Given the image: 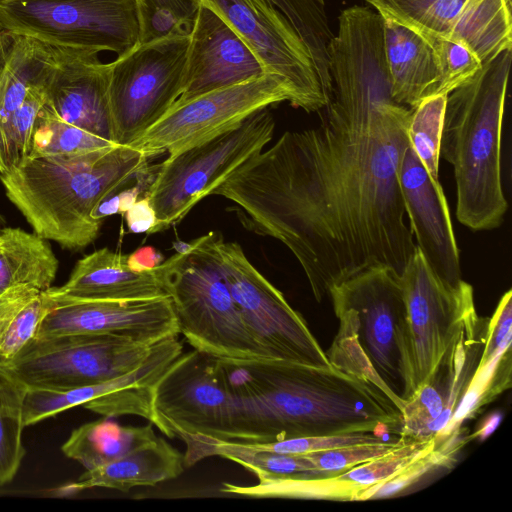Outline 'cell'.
I'll use <instances>...</instances> for the list:
<instances>
[{
  "label": "cell",
  "mask_w": 512,
  "mask_h": 512,
  "mask_svg": "<svg viewBox=\"0 0 512 512\" xmlns=\"http://www.w3.org/2000/svg\"><path fill=\"white\" fill-rule=\"evenodd\" d=\"M327 56L323 122L285 132L212 193L235 203L247 228L292 252L319 303L364 269L400 275L416 249L399 186L412 108L392 97L382 18L341 15Z\"/></svg>",
  "instance_id": "1"
},
{
  "label": "cell",
  "mask_w": 512,
  "mask_h": 512,
  "mask_svg": "<svg viewBox=\"0 0 512 512\" xmlns=\"http://www.w3.org/2000/svg\"><path fill=\"white\" fill-rule=\"evenodd\" d=\"M151 157L115 145L70 157L31 158L1 173L0 181L36 235L80 250L98 237L102 225L91 218L92 211L138 177Z\"/></svg>",
  "instance_id": "2"
},
{
  "label": "cell",
  "mask_w": 512,
  "mask_h": 512,
  "mask_svg": "<svg viewBox=\"0 0 512 512\" xmlns=\"http://www.w3.org/2000/svg\"><path fill=\"white\" fill-rule=\"evenodd\" d=\"M230 361L262 400L277 441L399 430L401 411L366 378L333 365L268 359Z\"/></svg>",
  "instance_id": "3"
},
{
  "label": "cell",
  "mask_w": 512,
  "mask_h": 512,
  "mask_svg": "<svg viewBox=\"0 0 512 512\" xmlns=\"http://www.w3.org/2000/svg\"><path fill=\"white\" fill-rule=\"evenodd\" d=\"M512 48L483 63L447 95L440 156L454 170L458 221L473 231L499 227L508 203L501 141Z\"/></svg>",
  "instance_id": "4"
},
{
  "label": "cell",
  "mask_w": 512,
  "mask_h": 512,
  "mask_svg": "<svg viewBox=\"0 0 512 512\" xmlns=\"http://www.w3.org/2000/svg\"><path fill=\"white\" fill-rule=\"evenodd\" d=\"M339 320L329 362L368 379L402 411L415 393L410 332L399 275L373 266L332 287Z\"/></svg>",
  "instance_id": "5"
},
{
  "label": "cell",
  "mask_w": 512,
  "mask_h": 512,
  "mask_svg": "<svg viewBox=\"0 0 512 512\" xmlns=\"http://www.w3.org/2000/svg\"><path fill=\"white\" fill-rule=\"evenodd\" d=\"M209 232L157 267L179 332L193 349L218 359L272 360L248 331L226 282L218 243Z\"/></svg>",
  "instance_id": "6"
},
{
  "label": "cell",
  "mask_w": 512,
  "mask_h": 512,
  "mask_svg": "<svg viewBox=\"0 0 512 512\" xmlns=\"http://www.w3.org/2000/svg\"><path fill=\"white\" fill-rule=\"evenodd\" d=\"M274 130V117L266 107L203 142L169 155L157 168L145 195L157 218L149 234L182 220L239 166L261 152Z\"/></svg>",
  "instance_id": "7"
},
{
  "label": "cell",
  "mask_w": 512,
  "mask_h": 512,
  "mask_svg": "<svg viewBox=\"0 0 512 512\" xmlns=\"http://www.w3.org/2000/svg\"><path fill=\"white\" fill-rule=\"evenodd\" d=\"M189 33L138 43L109 63L113 142L130 146L182 93Z\"/></svg>",
  "instance_id": "8"
},
{
  "label": "cell",
  "mask_w": 512,
  "mask_h": 512,
  "mask_svg": "<svg viewBox=\"0 0 512 512\" xmlns=\"http://www.w3.org/2000/svg\"><path fill=\"white\" fill-rule=\"evenodd\" d=\"M0 25L54 47L117 56L140 39L137 0H0Z\"/></svg>",
  "instance_id": "9"
},
{
  "label": "cell",
  "mask_w": 512,
  "mask_h": 512,
  "mask_svg": "<svg viewBox=\"0 0 512 512\" xmlns=\"http://www.w3.org/2000/svg\"><path fill=\"white\" fill-rule=\"evenodd\" d=\"M155 344L109 335L35 336L1 369L27 389L67 390L98 384L131 371Z\"/></svg>",
  "instance_id": "10"
},
{
  "label": "cell",
  "mask_w": 512,
  "mask_h": 512,
  "mask_svg": "<svg viewBox=\"0 0 512 512\" xmlns=\"http://www.w3.org/2000/svg\"><path fill=\"white\" fill-rule=\"evenodd\" d=\"M222 270L241 317L272 360L331 366L303 316L247 259L241 246L219 240Z\"/></svg>",
  "instance_id": "11"
},
{
  "label": "cell",
  "mask_w": 512,
  "mask_h": 512,
  "mask_svg": "<svg viewBox=\"0 0 512 512\" xmlns=\"http://www.w3.org/2000/svg\"><path fill=\"white\" fill-rule=\"evenodd\" d=\"M284 101L294 104L290 85L278 75L265 73L172 106L130 146L152 157L163 152L173 155Z\"/></svg>",
  "instance_id": "12"
},
{
  "label": "cell",
  "mask_w": 512,
  "mask_h": 512,
  "mask_svg": "<svg viewBox=\"0 0 512 512\" xmlns=\"http://www.w3.org/2000/svg\"><path fill=\"white\" fill-rule=\"evenodd\" d=\"M214 11L251 49L265 73L282 77L294 93V107L306 112L325 108L313 59L288 19L269 0H195Z\"/></svg>",
  "instance_id": "13"
},
{
  "label": "cell",
  "mask_w": 512,
  "mask_h": 512,
  "mask_svg": "<svg viewBox=\"0 0 512 512\" xmlns=\"http://www.w3.org/2000/svg\"><path fill=\"white\" fill-rule=\"evenodd\" d=\"M411 341L415 391L431 376L467 319L476 313L473 287L440 280L416 247L399 275Z\"/></svg>",
  "instance_id": "14"
},
{
  "label": "cell",
  "mask_w": 512,
  "mask_h": 512,
  "mask_svg": "<svg viewBox=\"0 0 512 512\" xmlns=\"http://www.w3.org/2000/svg\"><path fill=\"white\" fill-rule=\"evenodd\" d=\"M154 409L169 438L203 436L231 440L232 393L218 360L193 349L183 353L159 382Z\"/></svg>",
  "instance_id": "15"
},
{
  "label": "cell",
  "mask_w": 512,
  "mask_h": 512,
  "mask_svg": "<svg viewBox=\"0 0 512 512\" xmlns=\"http://www.w3.org/2000/svg\"><path fill=\"white\" fill-rule=\"evenodd\" d=\"M488 319L471 315L451 342L431 376L401 411L399 437L436 444L449 436L450 421L478 366Z\"/></svg>",
  "instance_id": "16"
},
{
  "label": "cell",
  "mask_w": 512,
  "mask_h": 512,
  "mask_svg": "<svg viewBox=\"0 0 512 512\" xmlns=\"http://www.w3.org/2000/svg\"><path fill=\"white\" fill-rule=\"evenodd\" d=\"M53 298L56 306L36 336L109 335L153 345L180 334L169 296L130 301Z\"/></svg>",
  "instance_id": "17"
},
{
  "label": "cell",
  "mask_w": 512,
  "mask_h": 512,
  "mask_svg": "<svg viewBox=\"0 0 512 512\" xmlns=\"http://www.w3.org/2000/svg\"><path fill=\"white\" fill-rule=\"evenodd\" d=\"M399 186L416 247L440 280L457 285L462 280L459 249L442 186L410 145L402 157Z\"/></svg>",
  "instance_id": "18"
},
{
  "label": "cell",
  "mask_w": 512,
  "mask_h": 512,
  "mask_svg": "<svg viewBox=\"0 0 512 512\" xmlns=\"http://www.w3.org/2000/svg\"><path fill=\"white\" fill-rule=\"evenodd\" d=\"M265 74L247 44L210 8L197 4L189 33L180 105L205 93Z\"/></svg>",
  "instance_id": "19"
},
{
  "label": "cell",
  "mask_w": 512,
  "mask_h": 512,
  "mask_svg": "<svg viewBox=\"0 0 512 512\" xmlns=\"http://www.w3.org/2000/svg\"><path fill=\"white\" fill-rule=\"evenodd\" d=\"M98 52L59 48L46 85L47 99L67 122L113 142L109 63Z\"/></svg>",
  "instance_id": "20"
},
{
  "label": "cell",
  "mask_w": 512,
  "mask_h": 512,
  "mask_svg": "<svg viewBox=\"0 0 512 512\" xmlns=\"http://www.w3.org/2000/svg\"><path fill=\"white\" fill-rule=\"evenodd\" d=\"M48 292L55 298L81 300H143L168 296L158 269L137 272L127 264V255L98 249L79 259L68 280Z\"/></svg>",
  "instance_id": "21"
},
{
  "label": "cell",
  "mask_w": 512,
  "mask_h": 512,
  "mask_svg": "<svg viewBox=\"0 0 512 512\" xmlns=\"http://www.w3.org/2000/svg\"><path fill=\"white\" fill-rule=\"evenodd\" d=\"M384 52L393 99L414 108L436 94L440 71L430 42L408 27L383 18Z\"/></svg>",
  "instance_id": "22"
},
{
  "label": "cell",
  "mask_w": 512,
  "mask_h": 512,
  "mask_svg": "<svg viewBox=\"0 0 512 512\" xmlns=\"http://www.w3.org/2000/svg\"><path fill=\"white\" fill-rule=\"evenodd\" d=\"M184 454L157 437L126 455L100 467L86 470L66 492L101 487L128 492L137 486H155L177 478L184 471Z\"/></svg>",
  "instance_id": "23"
},
{
  "label": "cell",
  "mask_w": 512,
  "mask_h": 512,
  "mask_svg": "<svg viewBox=\"0 0 512 512\" xmlns=\"http://www.w3.org/2000/svg\"><path fill=\"white\" fill-rule=\"evenodd\" d=\"M186 445L184 466L191 467L210 456L229 459L259 480L280 477L327 478L306 454H286L268 451L250 443L220 441L203 436L181 438Z\"/></svg>",
  "instance_id": "24"
},
{
  "label": "cell",
  "mask_w": 512,
  "mask_h": 512,
  "mask_svg": "<svg viewBox=\"0 0 512 512\" xmlns=\"http://www.w3.org/2000/svg\"><path fill=\"white\" fill-rule=\"evenodd\" d=\"M58 260L47 240L21 228L0 230V295L18 285L47 290Z\"/></svg>",
  "instance_id": "25"
},
{
  "label": "cell",
  "mask_w": 512,
  "mask_h": 512,
  "mask_svg": "<svg viewBox=\"0 0 512 512\" xmlns=\"http://www.w3.org/2000/svg\"><path fill=\"white\" fill-rule=\"evenodd\" d=\"M152 425L122 426L108 418L88 422L71 432L61 450L91 470L154 441L158 436Z\"/></svg>",
  "instance_id": "26"
},
{
  "label": "cell",
  "mask_w": 512,
  "mask_h": 512,
  "mask_svg": "<svg viewBox=\"0 0 512 512\" xmlns=\"http://www.w3.org/2000/svg\"><path fill=\"white\" fill-rule=\"evenodd\" d=\"M59 48L17 35L0 78V138L4 127L24 101L30 87L47 83Z\"/></svg>",
  "instance_id": "27"
},
{
  "label": "cell",
  "mask_w": 512,
  "mask_h": 512,
  "mask_svg": "<svg viewBox=\"0 0 512 512\" xmlns=\"http://www.w3.org/2000/svg\"><path fill=\"white\" fill-rule=\"evenodd\" d=\"M56 306L47 290L18 285L0 295V368L8 365L37 335Z\"/></svg>",
  "instance_id": "28"
},
{
  "label": "cell",
  "mask_w": 512,
  "mask_h": 512,
  "mask_svg": "<svg viewBox=\"0 0 512 512\" xmlns=\"http://www.w3.org/2000/svg\"><path fill=\"white\" fill-rule=\"evenodd\" d=\"M383 18L417 32L427 40L450 39L459 27L469 0H371Z\"/></svg>",
  "instance_id": "29"
},
{
  "label": "cell",
  "mask_w": 512,
  "mask_h": 512,
  "mask_svg": "<svg viewBox=\"0 0 512 512\" xmlns=\"http://www.w3.org/2000/svg\"><path fill=\"white\" fill-rule=\"evenodd\" d=\"M116 143L64 120L46 99L38 112L28 157H70L111 147Z\"/></svg>",
  "instance_id": "30"
},
{
  "label": "cell",
  "mask_w": 512,
  "mask_h": 512,
  "mask_svg": "<svg viewBox=\"0 0 512 512\" xmlns=\"http://www.w3.org/2000/svg\"><path fill=\"white\" fill-rule=\"evenodd\" d=\"M364 489L353 483L342 481L335 476L327 478L280 477L259 480L255 485L223 483V493L253 498H296L358 500Z\"/></svg>",
  "instance_id": "31"
},
{
  "label": "cell",
  "mask_w": 512,
  "mask_h": 512,
  "mask_svg": "<svg viewBox=\"0 0 512 512\" xmlns=\"http://www.w3.org/2000/svg\"><path fill=\"white\" fill-rule=\"evenodd\" d=\"M288 19L308 48L326 94L331 96L327 46L333 37L324 0H269Z\"/></svg>",
  "instance_id": "32"
},
{
  "label": "cell",
  "mask_w": 512,
  "mask_h": 512,
  "mask_svg": "<svg viewBox=\"0 0 512 512\" xmlns=\"http://www.w3.org/2000/svg\"><path fill=\"white\" fill-rule=\"evenodd\" d=\"M27 387L0 368V486L16 476L26 454L22 434Z\"/></svg>",
  "instance_id": "33"
},
{
  "label": "cell",
  "mask_w": 512,
  "mask_h": 512,
  "mask_svg": "<svg viewBox=\"0 0 512 512\" xmlns=\"http://www.w3.org/2000/svg\"><path fill=\"white\" fill-rule=\"evenodd\" d=\"M447 95H433L412 108L409 145L428 173L439 180L440 142Z\"/></svg>",
  "instance_id": "34"
},
{
  "label": "cell",
  "mask_w": 512,
  "mask_h": 512,
  "mask_svg": "<svg viewBox=\"0 0 512 512\" xmlns=\"http://www.w3.org/2000/svg\"><path fill=\"white\" fill-rule=\"evenodd\" d=\"M468 439L469 437H459L436 444L434 448L414 460L390 479L370 486L360 492L358 500L394 497L406 491L429 474L441 469L453 467L457 453Z\"/></svg>",
  "instance_id": "35"
},
{
  "label": "cell",
  "mask_w": 512,
  "mask_h": 512,
  "mask_svg": "<svg viewBox=\"0 0 512 512\" xmlns=\"http://www.w3.org/2000/svg\"><path fill=\"white\" fill-rule=\"evenodd\" d=\"M46 85L30 87L24 101L4 127L0 138V174L28 157L35 120L47 99Z\"/></svg>",
  "instance_id": "36"
},
{
  "label": "cell",
  "mask_w": 512,
  "mask_h": 512,
  "mask_svg": "<svg viewBox=\"0 0 512 512\" xmlns=\"http://www.w3.org/2000/svg\"><path fill=\"white\" fill-rule=\"evenodd\" d=\"M140 18L139 43L172 33H190L197 10L195 0H137Z\"/></svg>",
  "instance_id": "37"
},
{
  "label": "cell",
  "mask_w": 512,
  "mask_h": 512,
  "mask_svg": "<svg viewBox=\"0 0 512 512\" xmlns=\"http://www.w3.org/2000/svg\"><path fill=\"white\" fill-rule=\"evenodd\" d=\"M435 446V440L406 441L389 453L353 467L335 477L358 485L365 490L390 479Z\"/></svg>",
  "instance_id": "38"
},
{
  "label": "cell",
  "mask_w": 512,
  "mask_h": 512,
  "mask_svg": "<svg viewBox=\"0 0 512 512\" xmlns=\"http://www.w3.org/2000/svg\"><path fill=\"white\" fill-rule=\"evenodd\" d=\"M428 41L434 49L440 71L435 95H448L471 79L483 65L468 48L457 42L443 38Z\"/></svg>",
  "instance_id": "39"
},
{
  "label": "cell",
  "mask_w": 512,
  "mask_h": 512,
  "mask_svg": "<svg viewBox=\"0 0 512 512\" xmlns=\"http://www.w3.org/2000/svg\"><path fill=\"white\" fill-rule=\"evenodd\" d=\"M404 442H406V440L399 437L397 441L351 445L311 452L306 455L326 477H333L353 467L383 456L399 447Z\"/></svg>",
  "instance_id": "40"
},
{
  "label": "cell",
  "mask_w": 512,
  "mask_h": 512,
  "mask_svg": "<svg viewBox=\"0 0 512 512\" xmlns=\"http://www.w3.org/2000/svg\"><path fill=\"white\" fill-rule=\"evenodd\" d=\"M385 440L375 432H354L307 436L268 443H250L257 448L286 454H308L351 445L381 443Z\"/></svg>",
  "instance_id": "41"
},
{
  "label": "cell",
  "mask_w": 512,
  "mask_h": 512,
  "mask_svg": "<svg viewBox=\"0 0 512 512\" xmlns=\"http://www.w3.org/2000/svg\"><path fill=\"white\" fill-rule=\"evenodd\" d=\"M128 229L132 233L149 232L157 224L155 211L147 196L138 199L125 213Z\"/></svg>",
  "instance_id": "42"
},
{
  "label": "cell",
  "mask_w": 512,
  "mask_h": 512,
  "mask_svg": "<svg viewBox=\"0 0 512 512\" xmlns=\"http://www.w3.org/2000/svg\"><path fill=\"white\" fill-rule=\"evenodd\" d=\"M164 261L163 256L153 247L144 246L127 255L128 266L137 272L154 270Z\"/></svg>",
  "instance_id": "43"
},
{
  "label": "cell",
  "mask_w": 512,
  "mask_h": 512,
  "mask_svg": "<svg viewBox=\"0 0 512 512\" xmlns=\"http://www.w3.org/2000/svg\"><path fill=\"white\" fill-rule=\"evenodd\" d=\"M146 172L143 171L140 175V179L138 183L133 187L126 190H123L118 194L119 196V213L125 214L132 206L133 204L138 200V197L143 190V188L146 186L144 183V174Z\"/></svg>",
  "instance_id": "44"
},
{
  "label": "cell",
  "mask_w": 512,
  "mask_h": 512,
  "mask_svg": "<svg viewBox=\"0 0 512 512\" xmlns=\"http://www.w3.org/2000/svg\"><path fill=\"white\" fill-rule=\"evenodd\" d=\"M117 213H119V196L113 194L97 205L91 213V218L102 223L106 217Z\"/></svg>",
  "instance_id": "45"
},
{
  "label": "cell",
  "mask_w": 512,
  "mask_h": 512,
  "mask_svg": "<svg viewBox=\"0 0 512 512\" xmlns=\"http://www.w3.org/2000/svg\"><path fill=\"white\" fill-rule=\"evenodd\" d=\"M501 420L502 414L499 411L490 413L481 421V423H479L475 433L469 436V438H477L480 441H484L499 426Z\"/></svg>",
  "instance_id": "46"
},
{
  "label": "cell",
  "mask_w": 512,
  "mask_h": 512,
  "mask_svg": "<svg viewBox=\"0 0 512 512\" xmlns=\"http://www.w3.org/2000/svg\"><path fill=\"white\" fill-rule=\"evenodd\" d=\"M16 37V34L0 28V78L13 50Z\"/></svg>",
  "instance_id": "47"
},
{
  "label": "cell",
  "mask_w": 512,
  "mask_h": 512,
  "mask_svg": "<svg viewBox=\"0 0 512 512\" xmlns=\"http://www.w3.org/2000/svg\"><path fill=\"white\" fill-rule=\"evenodd\" d=\"M176 253H186L192 248V242L186 243L183 241L174 243Z\"/></svg>",
  "instance_id": "48"
},
{
  "label": "cell",
  "mask_w": 512,
  "mask_h": 512,
  "mask_svg": "<svg viewBox=\"0 0 512 512\" xmlns=\"http://www.w3.org/2000/svg\"><path fill=\"white\" fill-rule=\"evenodd\" d=\"M4 223H5L4 218H3V216H2V215H1V213H0V225H2V224H4Z\"/></svg>",
  "instance_id": "49"
},
{
  "label": "cell",
  "mask_w": 512,
  "mask_h": 512,
  "mask_svg": "<svg viewBox=\"0 0 512 512\" xmlns=\"http://www.w3.org/2000/svg\"><path fill=\"white\" fill-rule=\"evenodd\" d=\"M363 1L367 2L368 4L371 2V0H363Z\"/></svg>",
  "instance_id": "50"
},
{
  "label": "cell",
  "mask_w": 512,
  "mask_h": 512,
  "mask_svg": "<svg viewBox=\"0 0 512 512\" xmlns=\"http://www.w3.org/2000/svg\"><path fill=\"white\" fill-rule=\"evenodd\" d=\"M0 28H2L1 25H0Z\"/></svg>",
  "instance_id": "51"
}]
</instances>
